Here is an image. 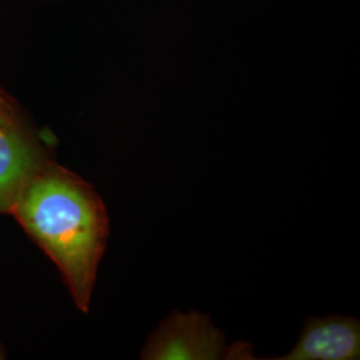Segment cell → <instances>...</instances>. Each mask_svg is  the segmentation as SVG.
Wrapping results in <instances>:
<instances>
[{
	"mask_svg": "<svg viewBox=\"0 0 360 360\" xmlns=\"http://www.w3.org/2000/svg\"><path fill=\"white\" fill-rule=\"evenodd\" d=\"M8 214L58 267L77 309L89 312L110 236L99 193L75 172L49 160L27 180Z\"/></svg>",
	"mask_w": 360,
	"mask_h": 360,
	"instance_id": "cell-1",
	"label": "cell"
},
{
	"mask_svg": "<svg viewBox=\"0 0 360 360\" xmlns=\"http://www.w3.org/2000/svg\"><path fill=\"white\" fill-rule=\"evenodd\" d=\"M49 160L20 108L0 87V214H8L27 180Z\"/></svg>",
	"mask_w": 360,
	"mask_h": 360,
	"instance_id": "cell-2",
	"label": "cell"
},
{
	"mask_svg": "<svg viewBox=\"0 0 360 360\" xmlns=\"http://www.w3.org/2000/svg\"><path fill=\"white\" fill-rule=\"evenodd\" d=\"M224 334L198 311H174L150 336L141 352L144 360H214L229 358Z\"/></svg>",
	"mask_w": 360,
	"mask_h": 360,
	"instance_id": "cell-3",
	"label": "cell"
},
{
	"mask_svg": "<svg viewBox=\"0 0 360 360\" xmlns=\"http://www.w3.org/2000/svg\"><path fill=\"white\" fill-rule=\"evenodd\" d=\"M360 358L358 319L330 315L309 318L295 347L278 360H355Z\"/></svg>",
	"mask_w": 360,
	"mask_h": 360,
	"instance_id": "cell-4",
	"label": "cell"
},
{
	"mask_svg": "<svg viewBox=\"0 0 360 360\" xmlns=\"http://www.w3.org/2000/svg\"><path fill=\"white\" fill-rule=\"evenodd\" d=\"M0 359H6V354H4V349L1 347V345H0Z\"/></svg>",
	"mask_w": 360,
	"mask_h": 360,
	"instance_id": "cell-5",
	"label": "cell"
}]
</instances>
